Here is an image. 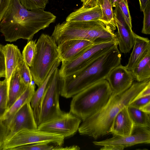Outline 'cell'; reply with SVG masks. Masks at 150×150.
<instances>
[{"mask_svg":"<svg viewBox=\"0 0 150 150\" xmlns=\"http://www.w3.org/2000/svg\"><path fill=\"white\" fill-rule=\"evenodd\" d=\"M56 16L43 9L28 10L19 0H11L0 22V32L5 41L12 42L20 39L30 40L40 30L54 22Z\"/></svg>","mask_w":150,"mask_h":150,"instance_id":"obj_1","label":"cell"},{"mask_svg":"<svg viewBox=\"0 0 150 150\" xmlns=\"http://www.w3.org/2000/svg\"><path fill=\"white\" fill-rule=\"evenodd\" d=\"M149 84L150 79L141 82L137 81L133 82L124 92L117 95H111L102 109L82 121L78 130L79 134L96 139L110 133L113 120L118 113L125 106H128Z\"/></svg>","mask_w":150,"mask_h":150,"instance_id":"obj_2","label":"cell"},{"mask_svg":"<svg viewBox=\"0 0 150 150\" xmlns=\"http://www.w3.org/2000/svg\"><path fill=\"white\" fill-rule=\"evenodd\" d=\"M121 54L116 45L78 71L61 78L60 95L74 96L92 85L105 79L110 71L121 64Z\"/></svg>","mask_w":150,"mask_h":150,"instance_id":"obj_3","label":"cell"},{"mask_svg":"<svg viewBox=\"0 0 150 150\" xmlns=\"http://www.w3.org/2000/svg\"><path fill=\"white\" fill-rule=\"evenodd\" d=\"M111 94L109 84L106 79L98 82L72 97L70 111L84 120L102 109Z\"/></svg>","mask_w":150,"mask_h":150,"instance_id":"obj_4","label":"cell"},{"mask_svg":"<svg viewBox=\"0 0 150 150\" xmlns=\"http://www.w3.org/2000/svg\"><path fill=\"white\" fill-rule=\"evenodd\" d=\"M106 25L100 20L89 21H67L55 26L51 35L58 45L66 40L80 39L93 43L105 40L108 35Z\"/></svg>","mask_w":150,"mask_h":150,"instance_id":"obj_5","label":"cell"},{"mask_svg":"<svg viewBox=\"0 0 150 150\" xmlns=\"http://www.w3.org/2000/svg\"><path fill=\"white\" fill-rule=\"evenodd\" d=\"M59 59L58 46L51 36L42 34L36 43V52L30 68L35 84L38 87L45 81Z\"/></svg>","mask_w":150,"mask_h":150,"instance_id":"obj_6","label":"cell"},{"mask_svg":"<svg viewBox=\"0 0 150 150\" xmlns=\"http://www.w3.org/2000/svg\"><path fill=\"white\" fill-rule=\"evenodd\" d=\"M61 81L57 67L49 81L41 100L37 122L38 126L58 117L64 112L61 110L59 104Z\"/></svg>","mask_w":150,"mask_h":150,"instance_id":"obj_7","label":"cell"},{"mask_svg":"<svg viewBox=\"0 0 150 150\" xmlns=\"http://www.w3.org/2000/svg\"><path fill=\"white\" fill-rule=\"evenodd\" d=\"M117 44V40L94 43L76 59L62 62L59 69L60 77H66L78 71Z\"/></svg>","mask_w":150,"mask_h":150,"instance_id":"obj_8","label":"cell"},{"mask_svg":"<svg viewBox=\"0 0 150 150\" xmlns=\"http://www.w3.org/2000/svg\"><path fill=\"white\" fill-rule=\"evenodd\" d=\"M65 138L63 136L38 129H23L14 134L4 144L2 150H11L15 147L29 144L52 143L62 146Z\"/></svg>","mask_w":150,"mask_h":150,"instance_id":"obj_9","label":"cell"},{"mask_svg":"<svg viewBox=\"0 0 150 150\" xmlns=\"http://www.w3.org/2000/svg\"><path fill=\"white\" fill-rule=\"evenodd\" d=\"M81 119L70 111L38 126V129L60 135L64 138L73 135L78 130Z\"/></svg>","mask_w":150,"mask_h":150,"instance_id":"obj_10","label":"cell"},{"mask_svg":"<svg viewBox=\"0 0 150 150\" xmlns=\"http://www.w3.org/2000/svg\"><path fill=\"white\" fill-rule=\"evenodd\" d=\"M95 145L99 146L115 145L124 148L135 145L150 143V128L134 126L131 134L126 136L113 135L110 138L100 141H93Z\"/></svg>","mask_w":150,"mask_h":150,"instance_id":"obj_11","label":"cell"},{"mask_svg":"<svg viewBox=\"0 0 150 150\" xmlns=\"http://www.w3.org/2000/svg\"><path fill=\"white\" fill-rule=\"evenodd\" d=\"M38 127L30 102H27L16 113L7 125L4 143L21 129H35Z\"/></svg>","mask_w":150,"mask_h":150,"instance_id":"obj_12","label":"cell"},{"mask_svg":"<svg viewBox=\"0 0 150 150\" xmlns=\"http://www.w3.org/2000/svg\"><path fill=\"white\" fill-rule=\"evenodd\" d=\"M113 12L115 23L117 29L115 34L118 45L121 52L127 54L133 47L137 34L127 23L117 5Z\"/></svg>","mask_w":150,"mask_h":150,"instance_id":"obj_13","label":"cell"},{"mask_svg":"<svg viewBox=\"0 0 150 150\" xmlns=\"http://www.w3.org/2000/svg\"><path fill=\"white\" fill-rule=\"evenodd\" d=\"M134 79L131 71L121 64L114 68L105 79L109 84L112 95L121 93L128 89Z\"/></svg>","mask_w":150,"mask_h":150,"instance_id":"obj_14","label":"cell"},{"mask_svg":"<svg viewBox=\"0 0 150 150\" xmlns=\"http://www.w3.org/2000/svg\"><path fill=\"white\" fill-rule=\"evenodd\" d=\"M94 43L80 39L63 41L57 45L59 59L61 62L72 61L80 56Z\"/></svg>","mask_w":150,"mask_h":150,"instance_id":"obj_15","label":"cell"},{"mask_svg":"<svg viewBox=\"0 0 150 150\" xmlns=\"http://www.w3.org/2000/svg\"><path fill=\"white\" fill-rule=\"evenodd\" d=\"M125 106L117 114L111 125L110 133L113 135L126 136L131 135L134 125Z\"/></svg>","mask_w":150,"mask_h":150,"instance_id":"obj_16","label":"cell"},{"mask_svg":"<svg viewBox=\"0 0 150 150\" xmlns=\"http://www.w3.org/2000/svg\"><path fill=\"white\" fill-rule=\"evenodd\" d=\"M5 64V76L7 85L11 76L23 59L18 47L13 44H7L3 46Z\"/></svg>","mask_w":150,"mask_h":150,"instance_id":"obj_17","label":"cell"},{"mask_svg":"<svg viewBox=\"0 0 150 150\" xmlns=\"http://www.w3.org/2000/svg\"><path fill=\"white\" fill-rule=\"evenodd\" d=\"M102 17L100 6L97 4L94 6L84 5L70 14L67 17V21H89L100 20Z\"/></svg>","mask_w":150,"mask_h":150,"instance_id":"obj_18","label":"cell"},{"mask_svg":"<svg viewBox=\"0 0 150 150\" xmlns=\"http://www.w3.org/2000/svg\"><path fill=\"white\" fill-rule=\"evenodd\" d=\"M150 50V41L146 38L136 35L133 49L125 67L131 71Z\"/></svg>","mask_w":150,"mask_h":150,"instance_id":"obj_19","label":"cell"},{"mask_svg":"<svg viewBox=\"0 0 150 150\" xmlns=\"http://www.w3.org/2000/svg\"><path fill=\"white\" fill-rule=\"evenodd\" d=\"M27 86L21 79L18 67L12 74L8 85V110L22 94Z\"/></svg>","mask_w":150,"mask_h":150,"instance_id":"obj_20","label":"cell"},{"mask_svg":"<svg viewBox=\"0 0 150 150\" xmlns=\"http://www.w3.org/2000/svg\"><path fill=\"white\" fill-rule=\"evenodd\" d=\"M35 83L28 86L22 94L16 100L8 110L4 117L2 120L5 125L7 127L16 113L27 102H30L35 91Z\"/></svg>","mask_w":150,"mask_h":150,"instance_id":"obj_21","label":"cell"},{"mask_svg":"<svg viewBox=\"0 0 150 150\" xmlns=\"http://www.w3.org/2000/svg\"><path fill=\"white\" fill-rule=\"evenodd\" d=\"M59 59L54 64L48 75L42 83L39 86L33 96L30 102L33 109L34 117L37 122L39 115L40 103L45 92L49 81L55 69L61 62Z\"/></svg>","mask_w":150,"mask_h":150,"instance_id":"obj_22","label":"cell"},{"mask_svg":"<svg viewBox=\"0 0 150 150\" xmlns=\"http://www.w3.org/2000/svg\"><path fill=\"white\" fill-rule=\"evenodd\" d=\"M131 71L137 81L141 82L150 79V50Z\"/></svg>","mask_w":150,"mask_h":150,"instance_id":"obj_23","label":"cell"},{"mask_svg":"<svg viewBox=\"0 0 150 150\" xmlns=\"http://www.w3.org/2000/svg\"><path fill=\"white\" fill-rule=\"evenodd\" d=\"M127 109L134 126L150 128V114L130 106H127Z\"/></svg>","mask_w":150,"mask_h":150,"instance_id":"obj_24","label":"cell"},{"mask_svg":"<svg viewBox=\"0 0 150 150\" xmlns=\"http://www.w3.org/2000/svg\"><path fill=\"white\" fill-rule=\"evenodd\" d=\"M100 6L102 17L100 21L110 26L114 31L116 29L114 21L112 7L109 0H98Z\"/></svg>","mask_w":150,"mask_h":150,"instance_id":"obj_25","label":"cell"},{"mask_svg":"<svg viewBox=\"0 0 150 150\" xmlns=\"http://www.w3.org/2000/svg\"><path fill=\"white\" fill-rule=\"evenodd\" d=\"M8 85L5 79L0 85V120H3L8 110Z\"/></svg>","mask_w":150,"mask_h":150,"instance_id":"obj_26","label":"cell"},{"mask_svg":"<svg viewBox=\"0 0 150 150\" xmlns=\"http://www.w3.org/2000/svg\"><path fill=\"white\" fill-rule=\"evenodd\" d=\"M36 52V40H30L24 47L22 55L23 60L29 67L32 65Z\"/></svg>","mask_w":150,"mask_h":150,"instance_id":"obj_27","label":"cell"},{"mask_svg":"<svg viewBox=\"0 0 150 150\" xmlns=\"http://www.w3.org/2000/svg\"><path fill=\"white\" fill-rule=\"evenodd\" d=\"M21 79L26 86L33 83V79L28 65L23 60L18 66Z\"/></svg>","mask_w":150,"mask_h":150,"instance_id":"obj_28","label":"cell"},{"mask_svg":"<svg viewBox=\"0 0 150 150\" xmlns=\"http://www.w3.org/2000/svg\"><path fill=\"white\" fill-rule=\"evenodd\" d=\"M49 143H40L21 146L12 149L11 150H55L56 146L50 145Z\"/></svg>","mask_w":150,"mask_h":150,"instance_id":"obj_29","label":"cell"},{"mask_svg":"<svg viewBox=\"0 0 150 150\" xmlns=\"http://www.w3.org/2000/svg\"><path fill=\"white\" fill-rule=\"evenodd\" d=\"M24 7L28 10L44 9L48 3V0H19Z\"/></svg>","mask_w":150,"mask_h":150,"instance_id":"obj_30","label":"cell"},{"mask_svg":"<svg viewBox=\"0 0 150 150\" xmlns=\"http://www.w3.org/2000/svg\"><path fill=\"white\" fill-rule=\"evenodd\" d=\"M117 5L119 8L126 22L132 28V19L130 15L127 0H119Z\"/></svg>","mask_w":150,"mask_h":150,"instance_id":"obj_31","label":"cell"},{"mask_svg":"<svg viewBox=\"0 0 150 150\" xmlns=\"http://www.w3.org/2000/svg\"><path fill=\"white\" fill-rule=\"evenodd\" d=\"M143 26L142 33L146 35L150 34V1L146 6L144 11Z\"/></svg>","mask_w":150,"mask_h":150,"instance_id":"obj_32","label":"cell"},{"mask_svg":"<svg viewBox=\"0 0 150 150\" xmlns=\"http://www.w3.org/2000/svg\"><path fill=\"white\" fill-rule=\"evenodd\" d=\"M150 102V95L137 99L132 101L128 106L139 108Z\"/></svg>","mask_w":150,"mask_h":150,"instance_id":"obj_33","label":"cell"},{"mask_svg":"<svg viewBox=\"0 0 150 150\" xmlns=\"http://www.w3.org/2000/svg\"><path fill=\"white\" fill-rule=\"evenodd\" d=\"M3 46L0 43V78L5 76V60Z\"/></svg>","mask_w":150,"mask_h":150,"instance_id":"obj_34","label":"cell"},{"mask_svg":"<svg viewBox=\"0 0 150 150\" xmlns=\"http://www.w3.org/2000/svg\"><path fill=\"white\" fill-rule=\"evenodd\" d=\"M7 131V127L0 120V150H2L5 141Z\"/></svg>","mask_w":150,"mask_h":150,"instance_id":"obj_35","label":"cell"},{"mask_svg":"<svg viewBox=\"0 0 150 150\" xmlns=\"http://www.w3.org/2000/svg\"><path fill=\"white\" fill-rule=\"evenodd\" d=\"M11 0H0V22L8 8Z\"/></svg>","mask_w":150,"mask_h":150,"instance_id":"obj_36","label":"cell"},{"mask_svg":"<svg viewBox=\"0 0 150 150\" xmlns=\"http://www.w3.org/2000/svg\"><path fill=\"white\" fill-rule=\"evenodd\" d=\"M149 95H150V84L148 85L139 93L135 100Z\"/></svg>","mask_w":150,"mask_h":150,"instance_id":"obj_37","label":"cell"},{"mask_svg":"<svg viewBox=\"0 0 150 150\" xmlns=\"http://www.w3.org/2000/svg\"><path fill=\"white\" fill-rule=\"evenodd\" d=\"M124 148L121 146L115 145H107L103 146L100 150H123Z\"/></svg>","mask_w":150,"mask_h":150,"instance_id":"obj_38","label":"cell"},{"mask_svg":"<svg viewBox=\"0 0 150 150\" xmlns=\"http://www.w3.org/2000/svg\"><path fill=\"white\" fill-rule=\"evenodd\" d=\"M80 148L78 146L73 145L69 146L62 147V146H57V150H79Z\"/></svg>","mask_w":150,"mask_h":150,"instance_id":"obj_39","label":"cell"},{"mask_svg":"<svg viewBox=\"0 0 150 150\" xmlns=\"http://www.w3.org/2000/svg\"><path fill=\"white\" fill-rule=\"evenodd\" d=\"M98 0H86L83 3V5L87 6H94L97 4Z\"/></svg>","mask_w":150,"mask_h":150,"instance_id":"obj_40","label":"cell"},{"mask_svg":"<svg viewBox=\"0 0 150 150\" xmlns=\"http://www.w3.org/2000/svg\"><path fill=\"white\" fill-rule=\"evenodd\" d=\"M139 109L144 112L150 114V102L142 106Z\"/></svg>","mask_w":150,"mask_h":150,"instance_id":"obj_41","label":"cell"},{"mask_svg":"<svg viewBox=\"0 0 150 150\" xmlns=\"http://www.w3.org/2000/svg\"><path fill=\"white\" fill-rule=\"evenodd\" d=\"M139 1L140 9L143 12L146 6L150 0H139Z\"/></svg>","mask_w":150,"mask_h":150,"instance_id":"obj_42","label":"cell"},{"mask_svg":"<svg viewBox=\"0 0 150 150\" xmlns=\"http://www.w3.org/2000/svg\"><path fill=\"white\" fill-rule=\"evenodd\" d=\"M119 0H109L112 7H115L117 5V2Z\"/></svg>","mask_w":150,"mask_h":150,"instance_id":"obj_43","label":"cell"},{"mask_svg":"<svg viewBox=\"0 0 150 150\" xmlns=\"http://www.w3.org/2000/svg\"><path fill=\"white\" fill-rule=\"evenodd\" d=\"M86 0H81V2L83 3Z\"/></svg>","mask_w":150,"mask_h":150,"instance_id":"obj_44","label":"cell"},{"mask_svg":"<svg viewBox=\"0 0 150 150\" xmlns=\"http://www.w3.org/2000/svg\"><path fill=\"white\" fill-rule=\"evenodd\" d=\"M2 81H0V85L2 83Z\"/></svg>","mask_w":150,"mask_h":150,"instance_id":"obj_45","label":"cell"}]
</instances>
